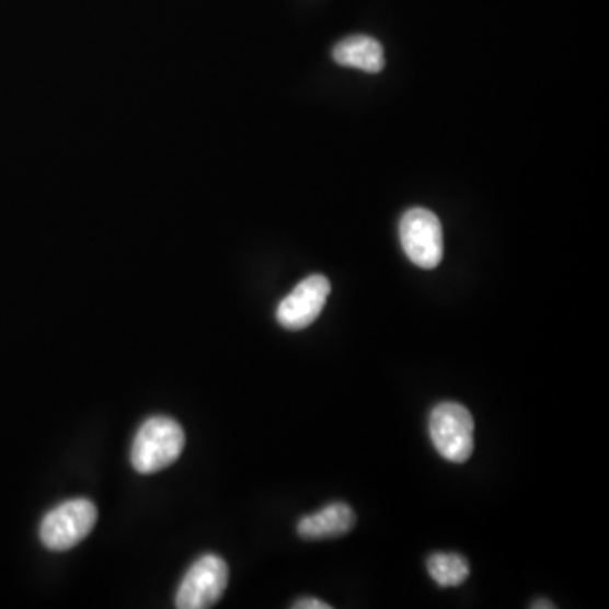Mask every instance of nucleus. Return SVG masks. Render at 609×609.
<instances>
[{
  "label": "nucleus",
  "mask_w": 609,
  "mask_h": 609,
  "mask_svg": "<svg viewBox=\"0 0 609 609\" xmlns=\"http://www.w3.org/2000/svg\"><path fill=\"white\" fill-rule=\"evenodd\" d=\"M185 447L182 425L168 416H151L136 434L130 462L141 474H152L179 461Z\"/></svg>",
  "instance_id": "f257e3e1"
},
{
  "label": "nucleus",
  "mask_w": 609,
  "mask_h": 609,
  "mask_svg": "<svg viewBox=\"0 0 609 609\" xmlns=\"http://www.w3.org/2000/svg\"><path fill=\"white\" fill-rule=\"evenodd\" d=\"M428 430L435 449L447 461L462 464L474 452V421L461 403L444 402L435 406Z\"/></svg>",
  "instance_id": "f03ea898"
},
{
  "label": "nucleus",
  "mask_w": 609,
  "mask_h": 609,
  "mask_svg": "<svg viewBox=\"0 0 609 609\" xmlns=\"http://www.w3.org/2000/svg\"><path fill=\"white\" fill-rule=\"evenodd\" d=\"M97 518V506L90 499L77 498L61 503L43 518L39 528L43 545L53 552L73 549L90 536Z\"/></svg>",
  "instance_id": "7ed1b4c3"
},
{
  "label": "nucleus",
  "mask_w": 609,
  "mask_h": 609,
  "mask_svg": "<svg viewBox=\"0 0 609 609\" xmlns=\"http://www.w3.org/2000/svg\"><path fill=\"white\" fill-rule=\"evenodd\" d=\"M400 241L409 260L418 268L434 269L444 256L443 226L427 208H410L400 222Z\"/></svg>",
  "instance_id": "20e7f679"
},
{
  "label": "nucleus",
  "mask_w": 609,
  "mask_h": 609,
  "mask_svg": "<svg viewBox=\"0 0 609 609\" xmlns=\"http://www.w3.org/2000/svg\"><path fill=\"white\" fill-rule=\"evenodd\" d=\"M229 583V567L219 555H202L186 571L175 605L180 609L212 608L223 596Z\"/></svg>",
  "instance_id": "39448f33"
},
{
  "label": "nucleus",
  "mask_w": 609,
  "mask_h": 609,
  "mask_svg": "<svg viewBox=\"0 0 609 609\" xmlns=\"http://www.w3.org/2000/svg\"><path fill=\"white\" fill-rule=\"evenodd\" d=\"M331 295V281L325 276L312 275L298 283L276 310V320L287 331H303L319 319Z\"/></svg>",
  "instance_id": "423d86ee"
},
{
  "label": "nucleus",
  "mask_w": 609,
  "mask_h": 609,
  "mask_svg": "<svg viewBox=\"0 0 609 609\" xmlns=\"http://www.w3.org/2000/svg\"><path fill=\"white\" fill-rule=\"evenodd\" d=\"M356 525V515L346 503H332L298 521V536L304 540L334 539L346 536Z\"/></svg>",
  "instance_id": "0eeeda50"
},
{
  "label": "nucleus",
  "mask_w": 609,
  "mask_h": 609,
  "mask_svg": "<svg viewBox=\"0 0 609 609\" xmlns=\"http://www.w3.org/2000/svg\"><path fill=\"white\" fill-rule=\"evenodd\" d=\"M335 64L359 68L366 73H378L384 67L383 46L369 36H351L334 48Z\"/></svg>",
  "instance_id": "6e6552de"
},
{
  "label": "nucleus",
  "mask_w": 609,
  "mask_h": 609,
  "mask_svg": "<svg viewBox=\"0 0 609 609\" xmlns=\"http://www.w3.org/2000/svg\"><path fill=\"white\" fill-rule=\"evenodd\" d=\"M427 568L432 579L440 587L461 586L469 577L468 561L459 554H432L427 561Z\"/></svg>",
  "instance_id": "1a4fd4ad"
},
{
  "label": "nucleus",
  "mask_w": 609,
  "mask_h": 609,
  "mask_svg": "<svg viewBox=\"0 0 609 609\" xmlns=\"http://www.w3.org/2000/svg\"><path fill=\"white\" fill-rule=\"evenodd\" d=\"M295 609H331L332 606L328 605V602L320 601V599L315 598H304L300 599V601L295 602Z\"/></svg>",
  "instance_id": "9d476101"
},
{
  "label": "nucleus",
  "mask_w": 609,
  "mask_h": 609,
  "mask_svg": "<svg viewBox=\"0 0 609 609\" xmlns=\"http://www.w3.org/2000/svg\"><path fill=\"white\" fill-rule=\"evenodd\" d=\"M531 608L533 609H554L555 606L552 605V602L547 601V599H539V601L533 602V605H531Z\"/></svg>",
  "instance_id": "9b49d317"
}]
</instances>
